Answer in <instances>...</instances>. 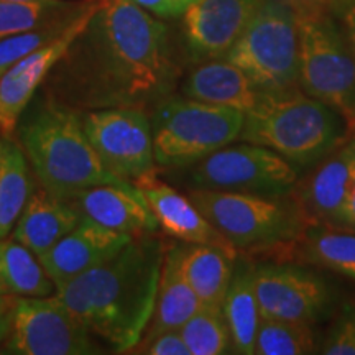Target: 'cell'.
I'll return each mask as SVG.
<instances>
[{"mask_svg": "<svg viewBox=\"0 0 355 355\" xmlns=\"http://www.w3.org/2000/svg\"><path fill=\"white\" fill-rule=\"evenodd\" d=\"M35 180L55 196L68 199L89 186L121 183L105 170L83 128L81 112L40 91L13 132Z\"/></svg>", "mask_w": 355, "mask_h": 355, "instance_id": "3957f363", "label": "cell"}, {"mask_svg": "<svg viewBox=\"0 0 355 355\" xmlns=\"http://www.w3.org/2000/svg\"><path fill=\"white\" fill-rule=\"evenodd\" d=\"M180 250L181 245H173L165 250L153 313L139 343H145L165 331L180 329L202 308L196 293L181 272Z\"/></svg>", "mask_w": 355, "mask_h": 355, "instance_id": "44dd1931", "label": "cell"}, {"mask_svg": "<svg viewBox=\"0 0 355 355\" xmlns=\"http://www.w3.org/2000/svg\"><path fill=\"white\" fill-rule=\"evenodd\" d=\"M97 3L99 0H87L83 10L56 38L21 58L3 73L0 78V135H13L20 115L42 89L51 69L68 51L71 43L89 24Z\"/></svg>", "mask_w": 355, "mask_h": 355, "instance_id": "4fadbf2b", "label": "cell"}, {"mask_svg": "<svg viewBox=\"0 0 355 355\" xmlns=\"http://www.w3.org/2000/svg\"><path fill=\"white\" fill-rule=\"evenodd\" d=\"M336 227L347 229L355 232V159L352 165V171H350V181H349V189L347 196H345L344 207L340 211L339 220H337Z\"/></svg>", "mask_w": 355, "mask_h": 355, "instance_id": "e575fe53", "label": "cell"}, {"mask_svg": "<svg viewBox=\"0 0 355 355\" xmlns=\"http://www.w3.org/2000/svg\"><path fill=\"white\" fill-rule=\"evenodd\" d=\"M81 220L68 202L44 188H35L21 212L12 237L35 255L43 257L55 243L73 230Z\"/></svg>", "mask_w": 355, "mask_h": 355, "instance_id": "ffe728a7", "label": "cell"}, {"mask_svg": "<svg viewBox=\"0 0 355 355\" xmlns=\"http://www.w3.org/2000/svg\"><path fill=\"white\" fill-rule=\"evenodd\" d=\"M33 171L13 135H0V241L10 235L35 189Z\"/></svg>", "mask_w": 355, "mask_h": 355, "instance_id": "cb8c5ba5", "label": "cell"}, {"mask_svg": "<svg viewBox=\"0 0 355 355\" xmlns=\"http://www.w3.org/2000/svg\"><path fill=\"white\" fill-rule=\"evenodd\" d=\"M152 209L158 227L184 243H211L234 248L225 241L189 196H184L157 175V170L145 173L132 181ZM235 250V248H234Z\"/></svg>", "mask_w": 355, "mask_h": 355, "instance_id": "ac0fdd59", "label": "cell"}, {"mask_svg": "<svg viewBox=\"0 0 355 355\" xmlns=\"http://www.w3.org/2000/svg\"><path fill=\"white\" fill-rule=\"evenodd\" d=\"M296 17H308L318 15V13H331L336 10L337 0H285Z\"/></svg>", "mask_w": 355, "mask_h": 355, "instance_id": "836d02e7", "label": "cell"}, {"mask_svg": "<svg viewBox=\"0 0 355 355\" xmlns=\"http://www.w3.org/2000/svg\"><path fill=\"white\" fill-rule=\"evenodd\" d=\"M298 168L261 145L230 144L189 166L193 188L235 191L260 196H288L298 181Z\"/></svg>", "mask_w": 355, "mask_h": 355, "instance_id": "9c48e42d", "label": "cell"}, {"mask_svg": "<svg viewBox=\"0 0 355 355\" xmlns=\"http://www.w3.org/2000/svg\"><path fill=\"white\" fill-rule=\"evenodd\" d=\"M188 196L237 252H266L295 245L306 229L290 196L204 188H191Z\"/></svg>", "mask_w": 355, "mask_h": 355, "instance_id": "5b68a950", "label": "cell"}, {"mask_svg": "<svg viewBox=\"0 0 355 355\" xmlns=\"http://www.w3.org/2000/svg\"><path fill=\"white\" fill-rule=\"evenodd\" d=\"M254 268L255 265L247 259L237 257L232 279L222 304L232 337V349L235 354L242 355H254L257 331L261 319L254 286Z\"/></svg>", "mask_w": 355, "mask_h": 355, "instance_id": "603a6c76", "label": "cell"}, {"mask_svg": "<svg viewBox=\"0 0 355 355\" xmlns=\"http://www.w3.org/2000/svg\"><path fill=\"white\" fill-rule=\"evenodd\" d=\"M350 139H354V140H355V128H354V132H352V135H350Z\"/></svg>", "mask_w": 355, "mask_h": 355, "instance_id": "ab89813d", "label": "cell"}, {"mask_svg": "<svg viewBox=\"0 0 355 355\" xmlns=\"http://www.w3.org/2000/svg\"><path fill=\"white\" fill-rule=\"evenodd\" d=\"M133 2L158 19H178L196 0H133Z\"/></svg>", "mask_w": 355, "mask_h": 355, "instance_id": "d6a6232c", "label": "cell"}, {"mask_svg": "<svg viewBox=\"0 0 355 355\" xmlns=\"http://www.w3.org/2000/svg\"><path fill=\"white\" fill-rule=\"evenodd\" d=\"M84 6H86V2H84ZM78 13H74V15L69 17V19L42 26V28L32 30V32L12 35V37L0 40V78L3 76V73H6L10 66L15 64L17 61H20L21 58H25L26 55H30V53H33L35 50H38V48H42L43 44L51 42L53 38H56L58 35L63 32L66 26L69 25V21L73 20Z\"/></svg>", "mask_w": 355, "mask_h": 355, "instance_id": "f546056e", "label": "cell"}, {"mask_svg": "<svg viewBox=\"0 0 355 355\" xmlns=\"http://www.w3.org/2000/svg\"><path fill=\"white\" fill-rule=\"evenodd\" d=\"M245 114L196 99H165L152 122L155 163L165 168L191 166L241 137Z\"/></svg>", "mask_w": 355, "mask_h": 355, "instance_id": "8992f818", "label": "cell"}, {"mask_svg": "<svg viewBox=\"0 0 355 355\" xmlns=\"http://www.w3.org/2000/svg\"><path fill=\"white\" fill-rule=\"evenodd\" d=\"M318 352L311 324L261 318L254 355H303Z\"/></svg>", "mask_w": 355, "mask_h": 355, "instance_id": "83f0119b", "label": "cell"}, {"mask_svg": "<svg viewBox=\"0 0 355 355\" xmlns=\"http://www.w3.org/2000/svg\"><path fill=\"white\" fill-rule=\"evenodd\" d=\"M83 128L110 175L132 181L157 170L152 122L140 107H112L81 112Z\"/></svg>", "mask_w": 355, "mask_h": 355, "instance_id": "8fae6325", "label": "cell"}, {"mask_svg": "<svg viewBox=\"0 0 355 355\" xmlns=\"http://www.w3.org/2000/svg\"><path fill=\"white\" fill-rule=\"evenodd\" d=\"M225 60L239 66L261 92L300 87L298 17L285 0H260Z\"/></svg>", "mask_w": 355, "mask_h": 355, "instance_id": "52a82bcc", "label": "cell"}, {"mask_svg": "<svg viewBox=\"0 0 355 355\" xmlns=\"http://www.w3.org/2000/svg\"><path fill=\"white\" fill-rule=\"evenodd\" d=\"M15 296H10L7 295V293H2L0 291V316H3V314H7L8 311L13 308V304H15Z\"/></svg>", "mask_w": 355, "mask_h": 355, "instance_id": "74e56055", "label": "cell"}, {"mask_svg": "<svg viewBox=\"0 0 355 355\" xmlns=\"http://www.w3.org/2000/svg\"><path fill=\"white\" fill-rule=\"evenodd\" d=\"M21 2H25V0H21Z\"/></svg>", "mask_w": 355, "mask_h": 355, "instance_id": "60d3db41", "label": "cell"}, {"mask_svg": "<svg viewBox=\"0 0 355 355\" xmlns=\"http://www.w3.org/2000/svg\"><path fill=\"white\" fill-rule=\"evenodd\" d=\"M0 291L15 298H44L56 286L37 255L15 239L0 241Z\"/></svg>", "mask_w": 355, "mask_h": 355, "instance_id": "d4e9b609", "label": "cell"}, {"mask_svg": "<svg viewBox=\"0 0 355 355\" xmlns=\"http://www.w3.org/2000/svg\"><path fill=\"white\" fill-rule=\"evenodd\" d=\"M81 7L69 15L61 0H0V40L69 19Z\"/></svg>", "mask_w": 355, "mask_h": 355, "instance_id": "4316f807", "label": "cell"}, {"mask_svg": "<svg viewBox=\"0 0 355 355\" xmlns=\"http://www.w3.org/2000/svg\"><path fill=\"white\" fill-rule=\"evenodd\" d=\"M237 257L239 252L234 248L211 245V243L181 245V272L202 306L222 308Z\"/></svg>", "mask_w": 355, "mask_h": 355, "instance_id": "7402d4cb", "label": "cell"}, {"mask_svg": "<svg viewBox=\"0 0 355 355\" xmlns=\"http://www.w3.org/2000/svg\"><path fill=\"white\" fill-rule=\"evenodd\" d=\"M12 314H13V308L8 311L7 314L0 316V349H3V344L7 343L8 336H10V329H12Z\"/></svg>", "mask_w": 355, "mask_h": 355, "instance_id": "8d00e7d4", "label": "cell"}, {"mask_svg": "<svg viewBox=\"0 0 355 355\" xmlns=\"http://www.w3.org/2000/svg\"><path fill=\"white\" fill-rule=\"evenodd\" d=\"M296 254L355 282V232L334 225H308L295 242Z\"/></svg>", "mask_w": 355, "mask_h": 355, "instance_id": "484cf974", "label": "cell"}, {"mask_svg": "<svg viewBox=\"0 0 355 355\" xmlns=\"http://www.w3.org/2000/svg\"><path fill=\"white\" fill-rule=\"evenodd\" d=\"M344 19V26H345V37L349 40L350 48H352L354 56H355V2L350 3L349 7H345L343 12H340Z\"/></svg>", "mask_w": 355, "mask_h": 355, "instance_id": "d590c367", "label": "cell"}, {"mask_svg": "<svg viewBox=\"0 0 355 355\" xmlns=\"http://www.w3.org/2000/svg\"><path fill=\"white\" fill-rule=\"evenodd\" d=\"M163 257L155 232L137 235L56 295L104 347L130 352L152 318Z\"/></svg>", "mask_w": 355, "mask_h": 355, "instance_id": "7a4b0ae2", "label": "cell"}, {"mask_svg": "<svg viewBox=\"0 0 355 355\" xmlns=\"http://www.w3.org/2000/svg\"><path fill=\"white\" fill-rule=\"evenodd\" d=\"M355 159V140L349 139L326 158L314 165V170L296 181L288 196L298 207L306 227L308 225H337L347 196L350 171Z\"/></svg>", "mask_w": 355, "mask_h": 355, "instance_id": "9a60e30c", "label": "cell"}, {"mask_svg": "<svg viewBox=\"0 0 355 355\" xmlns=\"http://www.w3.org/2000/svg\"><path fill=\"white\" fill-rule=\"evenodd\" d=\"M130 239L132 235L115 232L81 217L76 227L40 257V261L50 275L56 290H60L71 279L110 259Z\"/></svg>", "mask_w": 355, "mask_h": 355, "instance_id": "e0dca14e", "label": "cell"}, {"mask_svg": "<svg viewBox=\"0 0 355 355\" xmlns=\"http://www.w3.org/2000/svg\"><path fill=\"white\" fill-rule=\"evenodd\" d=\"M254 286L261 318L282 321H318L331 300L329 288L319 275L291 263L257 265Z\"/></svg>", "mask_w": 355, "mask_h": 355, "instance_id": "7c38bea8", "label": "cell"}, {"mask_svg": "<svg viewBox=\"0 0 355 355\" xmlns=\"http://www.w3.org/2000/svg\"><path fill=\"white\" fill-rule=\"evenodd\" d=\"M130 352L145 355H189V349L183 336L180 334V329H173L162 332L145 343H139Z\"/></svg>", "mask_w": 355, "mask_h": 355, "instance_id": "1f68e13d", "label": "cell"}, {"mask_svg": "<svg viewBox=\"0 0 355 355\" xmlns=\"http://www.w3.org/2000/svg\"><path fill=\"white\" fill-rule=\"evenodd\" d=\"M350 139L345 119L300 87L260 92L239 140L273 150L296 168L314 166Z\"/></svg>", "mask_w": 355, "mask_h": 355, "instance_id": "277c9868", "label": "cell"}, {"mask_svg": "<svg viewBox=\"0 0 355 355\" xmlns=\"http://www.w3.org/2000/svg\"><path fill=\"white\" fill-rule=\"evenodd\" d=\"M300 89L337 110L355 128V56L331 13L298 17Z\"/></svg>", "mask_w": 355, "mask_h": 355, "instance_id": "ba28073f", "label": "cell"}, {"mask_svg": "<svg viewBox=\"0 0 355 355\" xmlns=\"http://www.w3.org/2000/svg\"><path fill=\"white\" fill-rule=\"evenodd\" d=\"M260 92L254 81L225 58L198 63L183 84L184 97L225 105L243 114L257 104Z\"/></svg>", "mask_w": 355, "mask_h": 355, "instance_id": "d6986e66", "label": "cell"}, {"mask_svg": "<svg viewBox=\"0 0 355 355\" xmlns=\"http://www.w3.org/2000/svg\"><path fill=\"white\" fill-rule=\"evenodd\" d=\"M319 352L355 355V301H350L340 311Z\"/></svg>", "mask_w": 355, "mask_h": 355, "instance_id": "4dcf8cb0", "label": "cell"}, {"mask_svg": "<svg viewBox=\"0 0 355 355\" xmlns=\"http://www.w3.org/2000/svg\"><path fill=\"white\" fill-rule=\"evenodd\" d=\"M3 352L15 355H87L105 350L60 296L17 298Z\"/></svg>", "mask_w": 355, "mask_h": 355, "instance_id": "30bf717a", "label": "cell"}, {"mask_svg": "<svg viewBox=\"0 0 355 355\" xmlns=\"http://www.w3.org/2000/svg\"><path fill=\"white\" fill-rule=\"evenodd\" d=\"M260 0H196L181 15L186 51L194 63L220 60L241 38Z\"/></svg>", "mask_w": 355, "mask_h": 355, "instance_id": "5bb4252c", "label": "cell"}, {"mask_svg": "<svg viewBox=\"0 0 355 355\" xmlns=\"http://www.w3.org/2000/svg\"><path fill=\"white\" fill-rule=\"evenodd\" d=\"M168 26L133 0H99L40 91L78 110L159 104L176 86Z\"/></svg>", "mask_w": 355, "mask_h": 355, "instance_id": "6da1fadb", "label": "cell"}, {"mask_svg": "<svg viewBox=\"0 0 355 355\" xmlns=\"http://www.w3.org/2000/svg\"><path fill=\"white\" fill-rule=\"evenodd\" d=\"M352 2H355V0H337V3H336V12H343L345 7H349L350 3Z\"/></svg>", "mask_w": 355, "mask_h": 355, "instance_id": "f35d334b", "label": "cell"}, {"mask_svg": "<svg viewBox=\"0 0 355 355\" xmlns=\"http://www.w3.org/2000/svg\"><path fill=\"white\" fill-rule=\"evenodd\" d=\"M180 334L188 345L189 355H220L232 349V337L222 308L202 306L180 327Z\"/></svg>", "mask_w": 355, "mask_h": 355, "instance_id": "f1b7e54d", "label": "cell"}, {"mask_svg": "<svg viewBox=\"0 0 355 355\" xmlns=\"http://www.w3.org/2000/svg\"><path fill=\"white\" fill-rule=\"evenodd\" d=\"M83 219L132 237L157 232L158 222L139 189L130 181L84 188L64 199Z\"/></svg>", "mask_w": 355, "mask_h": 355, "instance_id": "2e32d148", "label": "cell"}]
</instances>
